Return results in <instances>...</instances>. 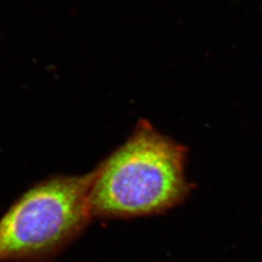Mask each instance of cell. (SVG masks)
I'll use <instances>...</instances> for the list:
<instances>
[{
  "label": "cell",
  "instance_id": "6da1fadb",
  "mask_svg": "<svg viewBox=\"0 0 262 262\" xmlns=\"http://www.w3.org/2000/svg\"><path fill=\"white\" fill-rule=\"evenodd\" d=\"M186 149L141 121L127 140L94 169L93 217L129 219L174 208L190 191Z\"/></svg>",
  "mask_w": 262,
  "mask_h": 262
},
{
  "label": "cell",
  "instance_id": "7a4b0ae2",
  "mask_svg": "<svg viewBox=\"0 0 262 262\" xmlns=\"http://www.w3.org/2000/svg\"><path fill=\"white\" fill-rule=\"evenodd\" d=\"M93 179L59 176L24 193L0 220V262L44 259L77 237L93 217Z\"/></svg>",
  "mask_w": 262,
  "mask_h": 262
}]
</instances>
